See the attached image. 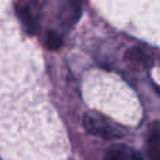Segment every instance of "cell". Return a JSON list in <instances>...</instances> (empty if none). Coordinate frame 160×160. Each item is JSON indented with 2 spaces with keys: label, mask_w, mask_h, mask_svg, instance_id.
<instances>
[{
  "label": "cell",
  "mask_w": 160,
  "mask_h": 160,
  "mask_svg": "<svg viewBox=\"0 0 160 160\" xmlns=\"http://www.w3.org/2000/svg\"><path fill=\"white\" fill-rule=\"evenodd\" d=\"M80 17V3L78 2H66L59 10V22L68 30L76 24Z\"/></svg>",
  "instance_id": "7a4b0ae2"
},
{
  "label": "cell",
  "mask_w": 160,
  "mask_h": 160,
  "mask_svg": "<svg viewBox=\"0 0 160 160\" xmlns=\"http://www.w3.org/2000/svg\"><path fill=\"white\" fill-rule=\"evenodd\" d=\"M128 58L132 59V61H138L141 63H146V55L142 52L139 48H132V49L128 51Z\"/></svg>",
  "instance_id": "52a82bcc"
},
{
  "label": "cell",
  "mask_w": 160,
  "mask_h": 160,
  "mask_svg": "<svg viewBox=\"0 0 160 160\" xmlns=\"http://www.w3.org/2000/svg\"><path fill=\"white\" fill-rule=\"evenodd\" d=\"M104 160H143L142 155L127 145H115L107 153Z\"/></svg>",
  "instance_id": "3957f363"
},
{
  "label": "cell",
  "mask_w": 160,
  "mask_h": 160,
  "mask_svg": "<svg viewBox=\"0 0 160 160\" xmlns=\"http://www.w3.org/2000/svg\"><path fill=\"white\" fill-rule=\"evenodd\" d=\"M16 10H17V16H18L25 32H27L28 35H34L37 31V22H35V18H34L32 13H31V10L27 6H17Z\"/></svg>",
  "instance_id": "277c9868"
},
{
  "label": "cell",
  "mask_w": 160,
  "mask_h": 160,
  "mask_svg": "<svg viewBox=\"0 0 160 160\" xmlns=\"http://www.w3.org/2000/svg\"><path fill=\"white\" fill-rule=\"evenodd\" d=\"M149 160H160V129L155 128L150 132Z\"/></svg>",
  "instance_id": "5b68a950"
},
{
  "label": "cell",
  "mask_w": 160,
  "mask_h": 160,
  "mask_svg": "<svg viewBox=\"0 0 160 160\" xmlns=\"http://www.w3.org/2000/svg\"><path fill=\"white\" fill-rule=\"evenodd\" d=\"M48 49L56 51L63 45V38H62L61 34H58L56 31H48L47 34V41H45Z\"/></svg>",
  "instance_id": "8992f818"
},
{
  "label": "cell",
  "mask_w": 160,
  "mask_h": 160,
  "mask_svg": "<svg viewBox=\"0 0 160 160\" xmlns=\"http://www.w3.org/2000/svg\"><path fill=\"white\" fill-rule=\"evenodd\" d=\"M83 127L88 133L102 139H118L125 135V129L102 114L90 111L83 117Z\"/></svg>",
  "instance_id": "6da1fadb"
}]
</instances>
